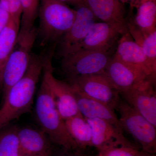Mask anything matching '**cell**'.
Wrapping results in <instances>:
<instances>
[{
    "label": "cell",
    "mask_w": 156,
    "mask_h": 156,
    "mask_svg": "<svg viewBox=\"0 0 156 156\" xmlns=\"http://www.w3.org/2000/svg\"><path fill=\"white\" fill-rule=\"evenodd\" d=\"M45 62L41 56L32 55L25 74L9 89L0 108V130L30 110Z\"/></svg>",
    "instance_id": "6da1fadb"
},
{
    "label": "cell",
    "mask_w": 156,
    "mask_h": 156,
    "mask_svg": "<svg viewBox=\"0 0 156 156\" xmlns=\"http://www.w3.org/2000/svg\"><path fill=\"white\" fill-rule=\"evenodd\" d=\"M35 112L41 129L48 135L52 144L66 151H83L69 133L44 78L37 96Z\"/></svg>",
    "instance_id": "7a4b0ae2"
},
{
    "label": "cell",
    "mask_w": 156,
    "mask_h": 156,
    "mask_svg": "<svg viewBox=\"0 0 156 156\" xmlns=\"http://www.w3.org/2000/svg\"><path fill=\"white\" fill-rule=\"evenodd\" d=\"M42 44L62 37L74 21L76 10L58 0H40L38 11Z\"/></svg>",
    "instance_id": "3957f363"
},
{
    "label": "cell",
    "mask_w": 156,
    "mask_h": 156,
    "mask_svg": "<svg viewBox=\"0 0 156 156\" xmlns=\"http://www.w3.org/2000/svg\"><path fill=\"white\" fill-rule=\"evenodd\" d=\"M120 115L119 122L123 131H127L147 153H156V127L120 98L116 108Z\"/></svg>",
    "instance_id": "277c9868"
},
{
    "label": "cell",
    "mask_w": 156,
    "mask_h": 156,
    "mask_svg": "<svg viewBox=\"0 0 156 156\" xmlns=\"http://www.w3.org/2000/svg\"><path fill=\"white\" fill-rule=\"evenodd\" d=\"M108 51L80 50L63 56L62 68L69 80L80 76L105 73L111 59Z\"/></svg>",
    "instance_id": "5b68a950"
},
{
    "label": "cell",
    "mask_w": 156,
    "mask_h": 156,
    "mask_svg": "<svg viewBox=\"0 0 156 156\" xmlns=\"http://www.w3.org/2000/svg\"><path fill=\"white\" fill-rule=\"evenodd\" d=\"M34 28L20 39L6 62L3 74V99L11 87L25 74L30 63L32 50L37 35Z\"/></svg>",
    "instance_id": "8992f818"
},
{
    "label": "cell",
    "mask_w": 156,
    "mask_h": 156,
    "mask_svg": "<svg viewBox=\"0 0 156 156\" xmlns=\"http://www.w3.org/2000/svg\"><path fill=\"white\" fill-rule=\"evenodd\" d=\"M69 84L82 94L114 110L121 98L119 93L112 87L105 73L77 77L69 81Z\"/></svg>",
    "instance_id": "52a82bcc"
},
{
    "label": "cell",
    "mask_w": 156,
    "mask_h": 156,
    "mask_svg": "<svg viewBox=\"0 0 156 156\" xmlns=\"http://www.w3.org/2000/svg\"><path fill=\"white\" fill-rule=\"evenodd\" d=\"M44 79L47 82L53 101L62 118L65 120L76 116H83L78 108L72 86L54 77L50 60L45 61Z\"/></svg>",
    "instance_id": "ba28073f"
},
{
    "label": "cell",
    "mask_w": 156,
    "mask_h": 156,
    "mask_svg": "<svg viewBox=\"0 0 156 156\" xmlns=\"http://www.w3.org/2000/svg\"><path fill=\"white\" fill-rule=\"evenodd\" d=\"M114 56L155 86L156 70L151 66L142 49L133 40L128 31L121 36Z\"/></svg>",
    "instance_id": "9c48e42d"
},
{
    "label": "cell",
    "mask_w": 156,
    "mask_h": 156,
    "mask_svg": "<svg viewBox=\"0 0 156 156\" xmlns=\"http://www.w3.org/2000/svg\"><path fill=\"white\" fill-rule=\"evenodd\" d=\"M154 85L144 81L119 95L150 122L156 127V93Z\"/></svg>",
    "instance_id": "30bf717a"
},
{
    "label": "cell",
    "mask_w": 156,
    "mask_h": 156,
    "mask_svg": "<svg viewBox=\"0 0 156 156\" xmlns=\"http://www.w3.org/2000/svg\"><path fill=\"white\" fill-rule=\"evenodd\" d=\"M128 31L127 25L95 22L83 41L71 53L80 50L108 51L115 40Z\"/></svg>",
    "instance_id": "8fae6325"
},
{
    "label": "cell",
    "mask_w": 156,
    "mask_h": 156,
    "mask_svg": "<svg viewBox=\"0 0 156 156\" xmlns=\"http://www.w3.org/2000/svg\"><path fill=\"white\" fill-rule=\"evenodd\" d=\"M95 17L87 5L83 4L78 6L76 10L74 21L68 31L62 37L61 44L62 57L73 52L87 36Z\"/></svg>",
    "instance_id": "7c38bea8"
},
{
    "label": "cell",
    "mask_w": 156,
    "mask_h": 156,
    "mask_svg": "<svg viewBox=\"0 0 156 156\" xmlns=\"http://www.w3.org/2000/svg\"><path fill=\"white\" fill-rule=\"evenodd\" d=\"M86 119L92 131V147L98 151L116 147H138L128 140L123 134L109 123L98 119Z\"/></svg>",
    "instance_id": "4fadbf2b"
},
{
    "label": "cell",
    "mask_w": 156,
    "mask_h": 156,
    "mask_svg": "<svg viewBox=\"0 0 156 156\" xmlns=\"http://www.w3.org/2000/svg\"><path fill=\"white\" fill-rule=\"evenodd\" d=\"M105 73L112 87L119 93L147 81L135 70L114 56L111 58Z\"/></svg>",
    "instance_id": "5bb4252c"
},
{
    "label": "cell",
    "mask_w": 156,
    "mask_h": 156,
    "mask_svg": "<svg viewBox=\"0 0 156 156\" xmlns=\"http://www.w3.org/2000/svg\"><path fill=\"white\" fill-rule=\"evenodd\" d=\"M73 88L75 93L78 108L85 119H98L104 120L123 133L124 131L114 110L104 104L87 97L73 87Z\"/></svg>",
    "instance_id": "9a60e30c"
},
{
    "label": "cell",
    "mask_w": 156,
    "mask_h": 156,
    "mask_svg": "<svg viewBox=\"0 0 156 156\" xmlns=\"http://www.w3.org/2000/svg\"><path fill=\"white\" fill-rule=\"evenodd\" d=\"M17 135L22 156L37 155L52 150V143L41 129L18 128Z\"/></svg>",
    "instance_id": "2e32d148"
},
{
    "label": "cell",
    "mask_w": 156,
    "mask_h": 156,
    "mask_svg": "<svg viewBox=\"0 0 156 156\" xmlns=\"http://www.w3.org/2000/svg\"><path fill=\"white\" fill-rule=\"evenodd\" d=\"M95 18L102 22L127 25L122 6L118 0H86Z\"/></svg>",
    "instance_id": "e0dca14e"
},
{
    "label": "cell",
    "mask_w": 156,
    "mask_h": 156,
    "mask_svg": "<svg viewBox=\"0 0 156 156\" xmlns=\"http://www.w3.org/2000/svg\"><path fill=\"white\" fill-rule=\"evenodd\" d=\"M20 21L11 18L10 22L0 33V88L2 85L3 72L9 56L17 43Z\"/></svg>",
    "instance_id": "ac0fdd59"
},
{
    "label": "cell",
    "mask_w": 156,
    "mask_h": 156,
    "mask_svg": "<svg viewBox=\"0 0 156 156\" xmlns=\"http://www.w3.org/2000/svg\"><path fill=\"white\" fill-rule=\"evenodd\" d=\"M66 126L78 147L83 151L92 147L91 126L83 116H76L65 120Z\"/></svg>",
    "instance_id": "d6986e66"
},
{
    "label": "cell",
    "mask_w": 156,
    "mask_h": 156,
    "mask_svg": "<svg viewBox=\"0 0 156 156\" xmlns=\"http://www.w3.org/2000/svg\"><path fill=\"white\" fill-rule=\"evenodd\" d=\"M127 25L132 38L142 49L151 66L156 70V30L148 33L131 23H127Z\"/></svg>",
    "instance_id": "ffe728a7"
},
{
    "label": "cell",
    "mask_w": 156,
    "mask_h": 156,
    "mask_svg": "<svg viewBox=\"0 0 156 156\" xmlns=\"http://www.w3.org/2000/svg\"><path fill=\"white\" fill-rule=\"evenodd\" d=\"M133 23L144 32L156 30V0H143L138 6Z\"/></svg>",
    "instance_id": "44dd1931"
},
{
    "label": "cell",
    "mask_w": 156,
    "mask_h": 156,
    "mask_svg": "<svg viewBox=\"0 0 156 156\" xmlns=\"http://www.w3.org/2000/svg\"><path fill=\"white\" fill-rule=\"evenodd\" d=\"M22 14L19 34L17 39L21 38L35 28V21L38 14L40 0H19Z\"/></svg>",
    "instance_id": "7402d4cb"
},
{
    "label": "cell",
    "mask_w": 156,
    "mask_h": 156,
    "mask_svg": "<svg viewBox=\"0 0 156 156\" xmlns=\"http://www.w3.org/2000/svg\"><path fill=\"white\" fill-rule=\"evenodd\" d=\"M16 126H8L0 130V156H22Z\"/></svg>",
    "instance_id": "603a6c76"
},
{
    "label": "cell",
    "mask_w": 156,
    "mask_h": 156,
    "mask_svg": "<svg viewBox=\"0 0 156 156\" xmlns=\"http://www.w3.org/2000/svg\"><path fill=\"white\" fill-rule=\"evenodd\" d=\"M143 153L137 148L122 146L98 151L96 156H139Z\"/></svg>",
    "instance_id": "cb8c5ba5"
},
{
    "label": "cell",
    "mask_w": 156,
    "mask_h": 156,
    "mask_svg": "<svg viewBox=\"0 0 156 156\" xmlns=\"http://www.w3.org/2000/svg\"><path fill=\"white\" fill-rule=\"evenodd\" d=\"M11 18L9 12L0 4V33L8 25Z\"/></svg>",
    "instance_id": "d4e9b609"
},
{
    "label": "cell",
    "mask_w": 156,
    "mask_h": 156,
    "mask_svg": "<svg viewBox=\"0 0 156 156\" xmlns=\"http://www.w3.org/2000/svg\"><path fill=\"white\" fill-rule=\"evenodd\" d=\"M61 150L55 155L52 153L51 156H86L83 153V151H68L61 148Z\"/></svg>",
    "instance_id": "484cf974"
},
{
    "label": "cell",
    "mask_w": 156,
    "mask_h": 156,
    "mask_svg": "<svg viewBox=\"0 0 156 156\" xmlns=\"http://www.w3.org/2000/svg\"><path fill=\"white\" fill-rule=\"evenodd\" d=\"M66 4V3H69L71 4L77 5L79 6L83 5V0H58Z\"/></svg>",
    "instance_id": "4316f807"
},
{
    "label": "cell",
    "mask_w": 156,
    "mask_h": 156,
    "mask_svg": "<svg viewBox=\"0 0 156 156\" xmlns=\"http://www.w3.org/2000/svg\"><path fill=\"white\" fill-rule=\"evenodd\" d=\"M52 153H53V150L48 151L44 153L32 156H51Z\"/></svg>",
    "instance_id": "83f0119b"
},
{
    "label": "cell",
    "mask_w": 156,
    "mask_h": 156,
    "mask_svg": "<svg viewBox=\"0 0 156 156\" xmlns=\"http://www.w3.org/2000/svg\"><path fill=\"white\" fill-rule=\"evenodd\" d=\"M139 156H155V154H151L147 153L144 152L143 153Z\"/></svg>",
    "instance_id": "f1b7e54d"
}]
</instances>
